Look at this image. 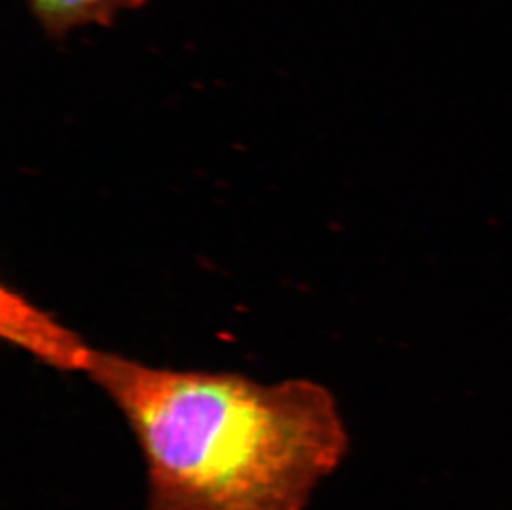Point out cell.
<instances>
[{"instance_id":"cell-1","label":"cell","mask_w":512,"mask_h":510,"mask_svg":"<svg viewBox=\"0 0 512 510\" xmlns=\"http://www.w3.org/2000/svg\"><path fill=\"white\" fill-rule=\"evenodd\" d=\"M85 376L140 448L148 510H307L348 453L339 405L312 380L261 383L103 350Z\"/></svg>"},{"instance_id":"cell-2","label":"cell","mask_w":512,"mask_h":510,"mask_svg":"<svg viewBox=\"0 0 512 510\" xmlns=\"http://www.w3.org/2000/svg\"><path fill=\"white\" fill-rule=\"evenodd\" d=\"M0 335L12 347L62 373L85 375L97 348L9 285L0 290Z\"/></svg>"},{"instance_id":"cell-3","label":"cell","mask_w":512,"mask_h":510,"mask_svg":"<svg viewBox=\"0 0 512 510\" xmlns=\"http://www.w3.org/2000/svg\"><path fill=\"white\" fill-rule=\"evenodd\" d=\"M50 39L63 40L87 25L113 24L121 10L140 9L148 0H25Z\"/></svg>"}]
</instances>
